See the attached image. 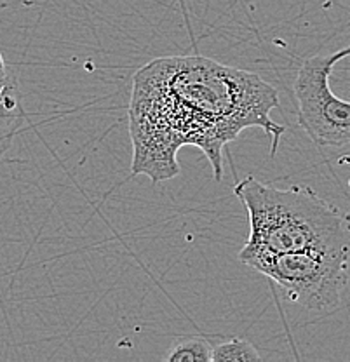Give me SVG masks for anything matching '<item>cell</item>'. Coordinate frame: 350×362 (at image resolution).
I'll return each mask as SVG.
<instances>
[{
    "mask_svg": "<svg viewBox=\"0 0 350 362\" xmlns=\"http://www.w3.org/2000/svg\"><path fill=\"white\" fill-rule=\"evenodd\" d=\"M279 108V93L251 71L206 56L157 58L133 77L129 134L133 175L153 183L180 175L178 150L197 146L208 157L214 180L223 178V152L244 129L262 127L276 156L284 126L270 112Z\"/></svg>",
    "mask_w": 350,
    "mask_h": 362,
    "instance_id": "cell-1",
    "label": "cell"
},
{
    "mask_svg": "<svg viewBox=\"0 0 350 362\" xmlns=\"http://www.w3.org/2000/svg\"><path fill=\"white\" fill-rule=\"evenodd\" d=\"M250 218L239 256L319 251L350 256V216L305 185L279 188L253 176L233 187Z\"/></svg>",
    "mask_w": 350,
    "mask_h": 362,
    "instance_id": "cell-2",
    "label": "cell"
},
{
    "mask_svg": "<svg viewBox=\"0 0 350 362\" xmlns=\"http://www.w3.org/2000/svg\"><path fill=\"white\" fill-rule=\"evenodd\" d=\"M239 259L279 284L289 301L307 310L325 312L338 307L349 284L350 256L338 252L262 251Z\"/></svg>",
    "mask_w": 350,
    "mask_h": 362,
    "instance_id": "cell-3",
    "label": "cell"
},
{
    "mask_svg": "<svg viewBox=\"0 0 350 362\" xmlns=\"http://www.w3.org/2000/svg\"><path fill=\"white\" fill-rule=\"evenodd\" d=\"M350 56V45L329 54L305 59L296 74L295 90L298 124L317 146L350 145V101L340 100L329 88L334 65Z\"/></svg>",
    "mask_w": 350,
    "mask_h": 362,
    "instance_id": "cell-4",
    "label": "cell"
},
{
    "mask_svg": "<svg viewBox=\"0 0 350 362\" xmlns=\"http://www.w3.org/2000/svg\"><path fill=\"white\" fill-rule=\"evenodd\" d=\"M213 346L201 337L180 338L169 346L164 359L168 362H211Z\"/></svg>",
    "mask_w": 350,
    "mask_h": 362,
    "instance_id": "cell-5",
    "label": "cell"
},
{
    "mask_svg": "<svg viewBox=\"0 0 350 362\" xmlns=\"http://www.w3.org/2000/svg\"><path fill=\"white\" fill-rule=\"evenodd\" d=\"M23 119L21 98L13 96L0 101V157L9 150Z\"/></svg>",
    "mask_w": 350,
    "mask_h": 362,
    "instance_id": "cell-6",
    "label": "cell"
},
{
    "mask_svg": "<svg viewBox=\"0 0 350 362\" xmlns=\"http://www.w3.org/2000/svg\"><path fill=\"white\" fill-rule=\"evenodd\" d=\"M259 352L255 349L250 339L231 338L227 341H221L220 345L213 346V356L211 362H247L259 361Z\"/></svg>",
    "mask_w": 350,
    "mask_h": 362,
    "instance_id": "cell-7",
    "label": "cell"
},
{
    "mask_svg": "<svg viewBox=\"0 0 350 362\" xmlns=\"http://www.w3.org/2000/svg\"><path fill=\"white\" fill-rule=\"evenodd\" d=\"M13 96H20V88H18L16 71L9 66V70L0 74V101Z\"/></svg>",
    "mask_w": 350,
    "mask_h": 362,
    "instance_id": "cell-8",
    "label": "cell"
},
{
    "mask_svg": "<svg viewBox=\"0 0 350 362\" xmlns=\"http://www.w3.org/2000/svg\"><path fill=\"white\" fill-rule=\"evenodd\" d=\"M9 70V65L6 63V59H4L2 52H0V74H4V71Z\"/></svg>",
    "mask_w": 350,
    "mask_h": 362,
    "instance_id": "cell-9",
    "label": "cell"
}]
</instances>
